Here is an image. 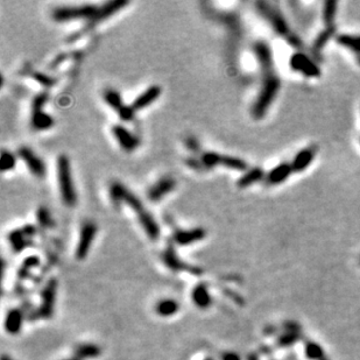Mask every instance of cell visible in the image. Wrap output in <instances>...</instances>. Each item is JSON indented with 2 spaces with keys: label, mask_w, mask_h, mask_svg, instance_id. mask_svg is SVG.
Masks as SVG:
<instances>
[{
  "label": "cell",
  "mask_w": 360,
  "mask_h": 360,
  "mask_svg": "<svg viewBox=\"0 0 360 360\" xmlns=\"http://www.w3.org/2000/svg\"><path fill=\"white\" fill-rule=\"evenodd\" d=\"M281 86L280 80L275 75L274 71L264 74V80H262V86L259 93L257 100L252 109V115L254 118L260 119L266 115L269 106L272 105L277 93Z\"/></svg>",
  "instance_id": "cell-1"
},
{
  "label": "cell",
  "mask_w": 360,
  "mask_h": 360,
  "mask_svg": "<svg viewBox=\"0 0 360 360\" xmlns=\"http://www.w3.org/2000/svg\"><path fill=\"white\" fill-rule=\"evenodd\" d=\"M57 181L63 203L69 207L75 206L77 196L71 178L70 162L66 155H60L57 159Z\"/></svg>",
  "instance_id": "cell-2"
},
{
  "label": "cell",
  "mask_w": 360,
  "mask_h": 360,
  "mask_svg": "<svg viewBox=\"0 0 360 360\" xmlns=\"http://www.w3.org/2000/svg\"><path fill=\"white\" fill-rule=\"evenodd\" d=\"M109 195H110V200H111V202L115 204V205H119V204L125 203L126 205L131 207L133 211L137 213V216L146 211L144 204H142L141 200H139L132 191H129L122 183L113 182L110 184Z\"/></svg>",
  "instance_id": "cell-3"
},
{
  "label": "cell",
  "mask_w": 360,
  "mask_h": 360,
  "mask_svg": "<svg viewBox=\"0 0 360 360\" xmlns=\"http://www.w3.org/2000/svg\"><path fill=\"white\" fill-rule=\"evenodd\" d=\"M98 9L97 6L91 4L74 6V7H58L54 9L51 17L57 22H67L79 20V19H86L90 21L97 14Z\"/></svg>",
  "instance_id": "cell-4"
},
{
  "label": "cell",
  "mask_w": 360,
  "mask_h": 360,
  "mask_svg": "<svg viewBox=\"0 0 360 360\" xmlns=\"http://www.w3.org/2000/svg\"><path fill=\"white\" fill-rule=\"evenodd\" d=\"M48 96L46 93H40L33 99L32 103V116L31 124L32 127L37 131H43L54 126V119L50 115L43 111L44 104L47 103Z\"/></svg>",
  "instance_id": "cell-5"
},
{
  "label": "cell",
  "mask_w": 360,
  "mask_h": 360,
  "mask_svg": "<svg viewBox=\"0 0 360 360\" xmlns=\"http://www.w3.org/2000/svg\"><path fill=\"white\" fill-rule=\"evenodd\" d=\"M56 293H57V280L56 279H50L48 283L44 287L43 291H42V301L41 306L37 311V317H41V319L49 320L54 315V307H55V300H56Z\"/></svg>",
  "instance_id": "cell-6"
},
{
  "label": "cell",
  "mask_w": 360,
  "mask_h": 360,
  "mask_svg": "<svg viewBox=\"0 0 360 360\" xmlns=\"http://www.w3.org/2000/svg\"><path fill=\"white\" fill-rule=\"evenodd\" d=\"M257 7L259 12L261 13L264 17L269 21V24L273 26L274 31L277 32L278 34L284 35V37H290V31L289 26H288L287 21L284 20V18L282 17L280 12H278L274 7H272L271 5L267 4V2H258Z\"/></svg>",
  "instance_id": "cell-7"
},
{
  "label": "cell",
  "mask_w": 360,
  "mask_h": 360,
  "mask_svg": "<svg viewBox=\"0 0 360 360\" xmlns=\"http://www.w3.org/2000/svg\"><path fill=\"white\" fill-rule=\"evenodd\" d=\"M162 260H163L164 265L173 272H188V273H191L194 275H200L203 273L200 268L183 262L182 259H180V257L176 254V252H175L173 244L168 245L163 253H162Z\"/></svg>",
  "instance_id": "cell-8"
},
{
  "label": "cell",
  "mask_w": 360,
  "mask_h": 360,
  "mask_svg": "<svg viewBox=\"0 0 360 360\" xmlns=\"http://www.w3.org/2000/svg\"><path fill=\"white\" fill-rule=\"evenodd\" d=\"M96 233H97V226L95 223L86 222L83 224L82 230H80L79 244H77L76 247V253H75V254H76V258L79 259V260H83V259H85L87 257L93 240H95Z\"/></svg>",
  "instance_id": "cell-9"
},
{
  "label": "cell",
  "mask_w": 360,
  "mask_h": 360,
  "mask_svg": "<svg viewBox=\"0 0 360 360\" xmlns=\"http://www.w3.org/2000/svg\"><path fill=\"white\" fill-rule=\"evenodd\" d=\"M19 157L25 162L28 170L31 171L34 176L42 178L46 175V164L44 162L38 157L29 147H21L18 151Z\"/></svg>",
  "instance_id": "cell-10"
},
{
  "label": "cell",
  "mask_w": 360,
  "mask_h": 360,
  "mask_svg": "<svg viewBox=\"0 0 360 360\" xmlns=\"http://www.w3.org/2000/svg\"><path fill=\"white\" fill-rule=\"evenodd\" d=\"M112 134L120 147L126 152L135 151L139 147V145H140V139L121 125L113 126Z\"/></svg>",
  "instance_id": "cell-11"
},
{
  "label": "cell",
  "mask_w": 360,
  "mask_h": 360,
  "mask_svg": "<svg viewBox=\"0 0 360 360\" xmlns=\"http://www.w3.org/2000/svg\"><path fill=\"white\" fill-rule=\"evenodd\" d=\"M35 233V228L27 225L20 230H14L8 235V240L14 253H20L29 245V238Z\"/></svg>",
  "instance_id": "cell-12"
},
{
  "label": "cell",
  "mask_w": 360,
  "mask_h": 360,
  "mask_svg": "<svg viewBox=\"0 0 360 360\" xmlns=\"http://www.w3.org/2000/svg\"><path fill=\"white\" fill-rule=\"evenodd\" d=\"M290 67L294 70L300 71V73H302L309 77H319L320 75V68L309 57L302 53H296L291 56Z\"/></svg>",
  "instance_id": "cell-13"
},
{
  "label": "cell",
  "mask_w": 360,
  "mask_h": 360,
  "mask_svg": "<svg viewBox=\"0 0 360 360\" xmlns=\"http://www.w3.org/2000/svg\"><path fill=\"white\" fill-rule=\"evenodd\" d=\"M175 188H176V182L173 177L166 176L158 181L157 183L153 184L149 188L147 191V197L152 202H159L163 199L168 194H170Z\"/></svg>",
  "instance_id": "cell-14"
},
{
  "label": "cell",
  "mask_w": 360,
  "mask_h": 360,
  "mask_svg": "<svg viewBox=\"0 0 360 360\" xmlns=\"http://www.w3.org/2000/svg\"><path fill=\"white\" fill-rule=\"evenodd\" d=\"M206 237V231L203 228H195L190 230H177L174 233L173 240L180 246H188L203 240Z\"/></svg>",
  "instance_id": "cell-15"
},
{
  "label": "cell",
  "mask_w": 360,
  "mask_h": 360,
  "mask_svg": "<svg viewBox=\"0 0 360 360\" xmlns=\"http://www.w3.org/2000/svg\"><path fill=\"white\" fill-rule=\"evenodd\" d=\"M128 5V1H125V0H115V1H109L106 2L103 7H100L97 12V14L93 17L91 20L89 21V27L91 26H95L98 24V22L105 20L106 18L111 17V15L116 14L117 12H119L120 9H122L125 6Z\"/></svg>",
  "instance_id": "cell-16"
},
{
  "label": "cell",
  "mask_w": 360,
  "mask_h": 360,
  "mask_svg": "<svg viewBox=\"0 0 360 360\" xmlns=\"http://www.w3.org/2000/svg\"><path fill=\"white\" fill-rule=\"evenodd\" d=\"M254 53L258 58V62L260 64V69L262 74L271 73L274 71L273 69V56L272 51L269 49L268 44L265 42L259 41L254 44Z\"/></svg>",
  "instance_id": "cell-17"
},
{
  "label": "cell",
  "mask_w": 360,
  "mask_h": 360,
  "mask_svg": "<svg viewBox=\"0 0 360 360\" xmlns=\"http://www.w3.org/2000/svg\"><path fill=\"white\" fill-rule=\"evenodd\" d=\"M161 95V87L159 85H152L149 86L147 90H145L141 95H139L137 98L134 99V102L132 103L133 109L135 111H139V110H142L147 106L151 105L152 103L155 102L159 97Z\"/></svg>",
  "instance_id": "cell-18"
},
{
  "label": "cell",
  "mask_w": 360,
  "mask_h": 360,
  "mask_svg": "<svg viewBox=\"0 0 360 360\" xmlns=\"http://www.w3.org/2000/svg\"><path fill=\"white\" fill-rule=\"evenodd\" d=\"M191 298L195 306L199 307L200 309H207L212 304V297L206 283L197 284L193 289Z\"/></svg>",
  "instance_id": "cell-19"
},
{
  "label": "cell",
  "mask_w": 360,
  "mask_h": 360,
  "mask_svg": "<svg viewBox=\"0 0 360 360\" xmlns=\"http://www.w3.org/2000/svg\"><path fill=\"white\" fill-rule=\"evenodd\" d=\"M291 171H293L291 164L289 163L279 164V166L275 167L274 169L269 171L267 176H266V182H267V184H272V186L284 182V181L289 177Z\"/></svg>",
  "instance_id": "cell-20"
},
{
  "label": "cell",
  "mask_w": 360,
  "mask_h": 360,
  "mask_svg": "<svg viewBox=\"0 0 360 360\" xmlns=\"http://www.w3.org/2000/svg\"><path fill=\"white\" fill-rule=\"evenodd\" d=\"M138 219L149 239L157 240L160 237V228H159L158 223L155 222V219L151 213L144 211L138 216Z\"/></svg>",
  "instance_id": "cell-21"
},
{
  "label": "cell",
  "mask_w": 360,
  "mask_h": 360,
  "mask_svg": "<svg viewBox=\"0 0 360 360\" xmlns=\"http://www.w3.org/2000/svg\"><path fill=\"white\" fill-rule=\"evenodd\" d=\"M22 322H24V314L20 309L9 310L5 320L6 331L11 335H17L20 332Z\"/></svg>",
  "instance_id": "cell-22"
},
{
  "label": "cell",
  "mask_w": 360,
  "mask_h": 360,
  "mask_svg": "<svg viewBox=\"0 0 360 360\" xmlns=\"http://www.w3.org/2000/svg\"><path fill=\"white\" fill-rule=\"evenodd\" d=\"M314 157H315L314 148H304L303 151H301L300 153L295 157L293 163H291L293 171L301 173V171L307 169V167L309 166L311 161L314 160Z\"/></svg>",
  "instance_id": "cell-23"
},
{
  "label": "cell",
  "mask_w": 360,
  "mask_h": 360,
  "mask_svg": "<svg viewBox=\"0 0 360 360\" xmlns=\"http://www.w3.org/2000/svg\"><path fill=\"white\" fill-rule=\"evenodd\" d=\"M102 353V349L96 344H79L74 348L75 357L80 359H91L97 358Z\"/></svg>",
  "instance_id": "cell-24"
},
{
  "label": "cell",
  "mask_w": 360,
  "mask_h": 360,
  "mask_svg": "<svg viewBox=\"0 0 360 360\" xmlns=\"http://www.w3.org/2000/svg\"><path fill=\"white\" fill-rule=\"evenodd\" d=\"M265 177V173L261 168H253V169L246 171L241 177L237 181V186L239 188H247L252 184L259 182Z\"/></svg>",
  "instance_id": "cell-25"
},
{
  "label": "cell",
  "mask_w": 360,
  "mask_h": 360,
  "mask_svg": "<svg viewBox=\"0 0 360 360\" xmlns=\"http://www.w3.org/2000/svg\"><path fill=\"white\" fill-rule=\"evenodd\" d=\"M178 308H180V306H178L176 301L171 300V298H166V300L159 301L157 306H155V311L162 317H169L177 313Z\"/></svg>",
  "instance_id": "cell-26"
},
{
  "label": "cell",
  "mask_w": 360,
  "mask_h": 360,
  "mask_svg": "<svg viewBox=\"0 0 360 360\" xmlns=\"http://www.w3.org/2000/svg\"><path fill=\"white\" fill-rule=\"evenodd\" d=\"M336 28L335 25L333 26H327V27L324 29V31L320 32V33L317 35V38L315 39L314 43H313V50L315 54H320V50L323 49L324 46L329 42L330 39L333 37L335 34Z\"/></svg>",
  "instance_id": "cell-27"
},
{
  "label": "cell",
  "mask_w": 360,
  "mask_h": 360,
  "mask_svg": "<svg viewBox=\"0 0 360 360\" xmlns=\"http://www.w3.org/2000/svg\"><path fill=\"white\" fill-rule=\"evenodd\" d=\"M104 100L116 112H119L126 105L121 98V96H120V93L113 89H109L104 92Z\"/></svg>",
  "instance_id": "cell-28"
},
{
  "label": "cell",
  "mask_w": 360,
  "mask_h": 360,
  "mask_svg": "<svg viewBox=\"0 0 360 360\" xmlns=\"http://www.w3.org/2000/svg\"><path fill=\"white\" fill-rule=\"evenodd\" d=\"M337 41L343 47L349 48L352 51H355L356 55L360 54V37L359 35H349V34H340L337 37Z\"/></svg>",
  "instance_id": "cell-29"
},
{
  "label": "cell",
  "mask_w": 360,
  "mask_h": 360,
  "mask_svg": "<svg viewBox=\"0 0 360 360\" xmlns=\"http://www.w3.org/2000/svg\"><path fill=\"white\" fill-rule=\"evenodd\" d=\"M220 166H224L229 168V169L237 171H245L248 168L247 163L244 160L236 157H230V155H223Z\"/></svg>",
  "instance_id": "cell-30"
},
{
  "label": "cell",
  "mask_w": 360,
  "mask_h": 360,
  "mask_svg": "<svg viewBox=\"0 0 360 360\" xmlns=\"http://www.w3.org/2000/svg\"><path fill=\"white\" fill-rule=\"evenodd\" d=\"M304 352H306L307 358L313 360H322L324 359V350L320 344L308 340L304 345Z\"/></svg>",
  "instance_id": "cell-31"
},
{
  "label": "cell",
  "mask_w": 360,
  "mask_h": 360,
  "mask_svg": "<svg viewBox=\"0 0 360 360\" xmlns=\"http://www.w3.org/2000/svg\"><path fill=\"white\" fill-rule=\"evenodd\" d=\"M37 219L42 228H54L55 222L50 215V211L46 206H40L37 210Z\"/></svg>",
  "instance_id": "cell-32"
},
{
  "label": "cell",
  "mask_w": 360,
  "mask_h": 360,
  "mask_svg": "<svg viewBox=\"0 0 360 360\" xmlns=\"http://www.w3.org/2000/svg\"><path fill=\"white\" fill-rule=\"evenodd\" d=\"M222 157L218 153H215V152H205V153L202 154L200 157V161H202L204 169H210V168L220 166V162H222Z\"/></svg>",
  "instance_id": "cell-33"
},
{
  "label": "cell",
  "mask_w": 360,
  "mask_h": 360,
  "mask_svg": "<svg viewBox=\"0 0 360 360\" xmlns=\"http://www.w3.org/2000/svg\"><path fill=\"white\" fill-rule=\"evenodd\" d=\"M301 339V333L297 332H286L282 336H279L277 339L278 348H288Z\"/></svg>",
  "instance_id": "cell-34"
},
{
  "label": "cell",
  "mask_w": 360,
  "mask_h": 360,
  "mask_svg": "<svg viewBox=\"0 0 360 360\" xmlns=\"http://www.w3.org/2000/svg\"><path fill=\"white\" fill-rule=\"evenodd\" d=\"M337 5H338L337 1H333V0H330V1H326L324 4L323 19L327 26H333V19H335L337 13Z\"/></svg>",
  "instance_id": "cell-35"
},
{
  "label": "cell",
  "mask_w": 360,
  "mask_h": 360,
  "mask_svg": "<svg viewBox=\"0 0 360 360\" xmlns=\"http://www.w3.org/2000/svg\"><path fill=\"white\" fill-rule=\"evenodd\" d=\"M15 164H17V159L13 155L11 152L2 151L1 152V161H0V168L2 171H8L14 169Z\"/></svg>",
  "instance_id": "cell-36"
},
{
  "label": "cell",
  "mask_w": 360,
  "mask_h": 360,
  "mask_svg": "<svg viewBox=\"0 0 360 360\" xmlns=\"http://www.w3.org/2000/svg\"><path fill=\"white\" fill-rule=\"evenodd\" d=\"M117 113H118L119 118L124 120V121H132L135 117V110L133 109L132 105H125L124 108Z\"/></svg>",
  "instance_id": "cell-37"
},
{
  "label": "cell",
  "mask_w": 360,
  "mask_h": 360,
  "mask_svg": "<svg viewBox=\"0 0 360 360\" xmlns=\"http://www.w3.org/2000/svg\"><path fill=\"white\" fill-rule=\"evenodd\" d=\"M33 77H34L35 80H38V82L40 83L41 85H43V86L50 87V86H53L54 84H55V80L53 79V77L47 76V75H44V74L35 73L33 75Z\"/></svg>",
  "instance_id": "cell-38"
},
{
  "label": "cell",
  "mask_w": 360,
  "mask_h": 360,
  "mask_svg": "<svg viewBox=\"0 0 360 360\" xmlns=\"http://www.w3.org/2000/svg\"><path fill=\"white\" fill-rule=\"evenodd\" d=\"M186 145L191 152H194V153H199L200 149V142L197 141V139H195L193 137H189L186 139Z\"/></svg>",
  "instance_id": "cell-39"
},
{
  "label": "cell",
  "mask_w": 360,
  "mask_h": 360,
  "mask_svg": "<svg viewBox=\"0 0 360 360\" xmlns=\"http://www.w3.org/2000/svg\"><path fill=\"white\" fill-rule=\"evenodd\" d=\"M186 163L191 168V169H195V170H200L202 168H204L202 161H200V159L189 158L186 161Z\"/></svg>",
  "instance_id": "cell-40"
},
{
  "label": "cell",
  "mask_w": 360,
  "mask_h": 360,
  "mask_svg": "<svg viewBox=\"0 0 360 360\" xmlns=\"http://www.w3.org/2000/svg\"><path fill=\"white\" fill-rule=\"evenodd\" d=\"M283 327H284V330H286V332H297V333H300V331H301V326L298 325L297 323L291 322V320L284 323Z\"/></svg>",
  "instance_id": "cell-41"
},
{
  "label": "cell",
  "mask_w": 360,
  "mask_h": 360,
  "mask_svg": "<svg viewBox=\"0 0 360 360\" xmlns=\"http://www.w3.org/2000/svg\"><path fill=\"white\" fill-rule=\"evenodd\" d=\"M220 360H241V359H240V357L237 355L236 352L228 351V352L222 353V356H220Z\"/></svg>",
  "instance_id": "cell-42"
},
{
  "label": "cell",
  "mask_w": 360,
  "mask_h": 360,
  "mask_svg": "<svg viewBox=\"0 0 360 360\" xmlns=\"http://www.w3.org/2000/svg\"><path fill=\"white\" fill-rule=\"evenodd\" d=\"M277 332V327L275 326H267L265 329L266 335H273V333Z\"/></svg>",
  "instance_id": "cell-43"
},
{
  "label": "cell",
  "mask_w": 360,
  "mask_h": 360,
  "mask_svg": "<svg viewBox=\"0 0 360 360\" xmlns=\"http://www.w3.org/2000/svg\"><path fill=\"white\" fill-rule=\"evenodd\" d=\"M247 360H259V357L257 353H251V355L247 357Z\"/></svg>",
  "instance_id": "cell-44"
},
{
  "label": "cell",
  "mask_w": 360,
  "mask_h": 360,
  "mask_svg": "<svg viewBox=\"0 0 360 360\" xmlns=\"http://www.w3.org/2000/svg\"><path fill=\"white\" fill-rule=\"evenodd\" d=\"M1 360H13V359L11 358V357H8L7 355H4L1 357Z\"/></svg>",
  "instance_id": "cell-45"
},
{
  "label": "cell",
  "mask_w": 360,
  "mask_h": 360,
  "mask_svg": "<svg viewBox=\"0 0 360 360\" xmlns=\"http://www.w3.org/2000/svg\"><path fill=\"white\" fill-rule=\"evenodd\" d=\"M63 360H82V359L77 358V357H73V358H68V359H63Z\"/></svg>",
  "instance_id": "cell-46"
},
{
  "label": "cell",
  "mask_w": 360,
  "mask_h": 360,
  "mask_svg": "<svg viewBox=\"0 0 360 360\" xmlns=\"http://www.w3.org/2000/svg\"><path fill=\"white\" fill-rule=\"evenodd\" d=\"M357 60H358V62L360 64V54H357Z\"/></svg>",
  "instance_id": "cell-47"
},
{
  "label": "cell",
  "mask_w": 360,
  "mask_h": 360,
  "mask_svg": "<svg viewBox=\"0 0 360 360\" xmlns=\"http://www.w3.org/2000/svg\"><path fill=\"white\" fill-rule=\"evenodd\" d=\"M204 360H213L211 357H206V358H204Z\"/></svg>",
  "instance_id": "cell-48"
},
{
  "label": "cell",
  "mask_w": 360,
  "mask_h": 360,
  "mask_svg": "<svg viewBox=\"0 0 360 360\" xmlns=\"http://www.w3.org/2000/svg\"><path fill=\"white\" fill-rule=\"evenodd\" d=\"M322 360H329V359H326V358H324V359H322Z\"/></svg>",
  "instance_id": "cell-49"
}]
</instances>
